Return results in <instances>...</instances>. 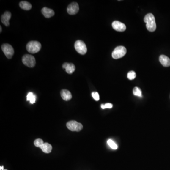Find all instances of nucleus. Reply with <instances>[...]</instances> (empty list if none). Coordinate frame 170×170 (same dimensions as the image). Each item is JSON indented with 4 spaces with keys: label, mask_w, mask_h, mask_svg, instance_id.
I'll use <instances>...</instances> for the list:
<instances>
[{
    "label": "nucleus",
    "mask_w": 170,
    "mask_h": 170,
    "mask_svg": "<svg viewBox=\"0 0 170 170\" xmlns=\"http://www.w3.org/2000/svg\"><path fill=\"white\" fill-rule=\"evenodd\" d=\"M44 143H45L43 141V140H42V139H40V138L37 139L36 140H34V146H36V147H39V148H40L41 147Z\"/></svg>",
    "instance_id": "nucleus-20"
},
{
    "label": "nucleus",
    "mask_w": 170,
    "mask_h": 170,
    "mask_svg": "<svg viewBox=\"0 0 170 170\" xmlns=\"http://www.w3.org/2000/svg\"><path fill=\"white\" fill-rule=\"evenodd\" d=\"M67 128L70 131H80L83 129V125L81 123H79L76 121H70L67 122Z\"/></svg>",
    "instance_id": "nucleus-5"
},
{
    "label": "nucleus",
    "mask_w": 170,
    "mask_h": 170,
    "mask_svg": "<svg viewBox=\"0 0 170 170\" xmlns=\"http://www.w3.org/2000/svg\"><path fill=\"white\" fill-rule=\"evenodd\" d=\"M1 170H4V166H1Z\"/></svg>",
    "instance_id": "nucleus-24"
},
{
    "label": "nucleus",
    "mask_w": 170,
    "mask_h": 170,
    "mask_svg": "<svg viewBox=\"0 0 170 170\" xmlns=\"http://www.w3.org/2000/svg\"><path fill=\"white\" fill-rule=\"evenodd\" d=\"M79 6L78 3L73 2L69 5L67 8V12L70 15H75L78 12Z\"/></svg>",
    "instance_id": "nucleus-8"
},
{
    "label": "nucleus",
    "mask_w": 170,
    "mask_h": 170,
    "mask_svg": "<svg viewBox=\"0 0 170 170\" xmlns=\"http://www.w3.org/2000/svg\"><path fill=\"white\" fill-rule=\"evenodd\" d=\"M41 12L42 15L46 18H50L54 15V12L53 10L47 7L43 8L42 9Z\"/></svg>",
    "instance_id": "nucleus-12"
},
{
    "label": "nucleus",
    "mask_w": 170,
    "mask_h": 170,
    "mask_svg": "<svg viewBox=\"0 0 170 170\" xmlns=\"http://www.w3.org/2000/svg\"><path fill=\"white\" fill-rule=\"evenodd\" d=\"M75 48L79 54L84 55L87 52L86 45L81 40H77L75 43Z\"/></svg>",
    "instance_id": "nucleus-6"
},
{
    "label": "nucleus",
    "mask_w": 170,
    "mask_h": 170,
    "mask_svg": "<svg viewBox=\"0 0 170 170\" xmlns=\"http://www.w3.org/2000/svg\"><path fill=\"white\" fill-rule=\"evenodd\" d=\"M92 97H93L95 101H99L100 99V97H99V94L97 92H94L92 93Z\"/></svg>",
    "instance_id": "nucleus-22"
},
{
    "label": "nucleus",
    "mask_w": 170,
    "mask_h": 170,
    "mask_svg": "<svg viewBox=\"0 0 170 170\" xmlns=\"http://www.w3.org/2000/svg\"><path fill=\"white\" fill-rule=\"evenodd\" d=\"M107 144L110 147L113 149L116 150L118 148V146L111 139H109L107 141Z\"/></svg>",
    "instance_id": "nucleus-18"
},
{
    "label": "nucleus",
    "mask_w": 170,
    "mask_h": 170,
    "mask_svg": "<svg viewBox=\"0 0 170 170\" xmlns=\"http://www.w3.org/2000/svg\"><path fill=\"white\" fill-rule=\"evenodd\" d=\"M159 61L164 67H169L170 66V59L166 55H161L159 57Z\"/></svg>",
    "instance_id": "nucleus-13"
},
{
    "label": "nucleus",
    "mask_w": 170,
    "mask_h": 170,
    "mask_svg": "<svg viewBox=\"0 0 170 170\" xmlns=\"http://www.w3.org/2000/svg\"><path fill=\"white\" fill-rule=\"evenodd\" d=\"M144 22L146 23V27L147 30L150 32H154L156 29L155 18L152 13H148L145 16Z\"/></svg>",
    "instance_id": "nucleus-1"
},
{
    "label": "nucleus",
    "mask_w": 170,
    "mask_h": 170,
    "mask_svg": "<svg viewBox=\"0 0 170 170\" xmlns=\"http://www.w3.org/2000/svg\"><path fill=\"white\" fill-rule=\"evenodd\" d=\"M22 62L27 67L33 68L36 65V60L34 57L29 54H25L22 57Z\"/></svg>",
    "instance_id": "nucleus-4"
},
{
    "label": "nucleus",
    "mask_w": 170,
    "mask_h": 170,
    "mask_svg": "<svg viewBox=\"0 0 170 170\" xmlns=\"http://www.w3.org/2000/svg\"><path fill=\"white\" fill-rule=\"evenodd\" d=\"M40 148L42 150V152L46 154H49L52 151V146L48 143H45Z\"/></svg>",
    "instance_id": "nucleus-15"
},
{
    "label": "nucleus",
    "mask_w": 170,
    "mask_h": 170,
    "mask_svg": "<svg viewBox=\"0 0 170 170\" xmlns=\"http://www.w3.org/2000/svg\"><path fill=\"white\" fill-rule=\"evenodd\" d=\"M112 26L114 30L119 32H123L126 29L125 25L119 21H114L112 23Z\"/></svg>",
    "instance_id": "nucleus-9"
},
{
    "label": "nucleus",
    "mask_w": 170,
    "mask_h": 170,
    "mask_svg": "<svg viewBox=\"0 0 170 170\" xmlns=\"http://www.w3.org/2000/svg\"><path fill=\"white\" fill-rule=\"evenodd\" d=\"M0 30H1V31H0V32H1V30H2V28H1V26H0Z\"/></svg>",
    "instance_id": "nucleus-25"
},
{
    "label": "nucleus",
    "mask_w": 170,
    "mask_h": 170,
    "mask_svg": "<svg viewBox=\"0 0 170 170\" xmlns=\"http://www.w3.org/2000/svg\"></svg>",
    "instance_id": "nucleus-26"
},
{
    "label": "nucleus",
    "mask_w": 170,
    "mask_h": 170,
    "mask_svg": "<svg viewBox=\"0 0 170 170\" xmlns=\"http://www.w3.org/2000/svg\"><path fill=\"white\" fill-rule=\"evenodd\" d=\"M127 53L125 47L123 46H119L115 48L112 53V57L114 59H118L124 56Z\"/></svg>",
    "instance_id": "nucleus-3"
},
{
    "label": "nucleus",
    "mask_w": 170,
    "mask_h": 170,
    "mask_svg": "<svg viewBox=\"0 0 170 170\" xmlns=\"http://www.w3.org/2000/svg\"><path fill=\"white\" fill-rule=\"evenodd\" d=\"M113 106V105L111 103H106L105 105H101V108H102L103 109H106V108H109V109H110V108H112Z\"/></svg>",
    "instance_id": "nucleus-23"
},
{
    "label": "nucleus",
    "mask_w": 170,
    "mask_h": 170,
    "mask_svg": "<svg viewBox=\"0 0 170 170\" xmlns=\"http://www.w3.org/2000/svg\"><path fill=\"white\" fill-rule=\"evenodd\" d=\"M61 97L63 100L68 101L72 98V95L69 90L63 89L61 91Z\"/></svg>",
    "instance_id": "nucleus-14"
},
{
    "label": "nucleus",
    "mask_w": 170,
    "mask_h": 170,
    "mask_svg": "<svg viewBox=\"0 0 170 170\" xmlns=\"http://www.w3.org/2000/svg\"><path fill=\"white\" fill-rule=\"evenodd\" d=\"M133 93L134 95H136L137 97H142V91L139 87H134L133 90Z\"/></svg>",
    "instance_id": "nucleus-19"
},
{
    "label": "nucleus",
    "mask_w": 170,
    "mask_h": 170,
    "mask_svg": "<svg viewBox=\"0 0 170 170\" xmlns=\"http://www.w3.org/2000/svg\"><path fill=\"white\" fill-rule=\"evenodd\" d=\"M1 49L5 55L8 59H11L14 54V49L11 45L4 44L1 45Z\"/></svg>",
    "instance_id": "nucleus-7"
},
{
    "label": "nucleus",
    "mask_w": 170,
    "mask_h": 170,
    "mask_svg": "<svg viewBox=\"0 0 170 170\" xmlns=\"http://www.w3.org/2000/svg\"><path fill=\"white\" fill-rule=\"evenodd\" d=\"M12 16L11 13L9 12H5L3 15H1V21L5 26H9L10 25L9 20Z\"/></svg>",
    "instance_id": "nucleus-10"
},
{
    "label": "nucleus",
    "mask_w": 170,
    "mask_h": 170,
    "mask_svg": "<svg viewBox=\"0 0 170 170\" xmlns=\"http://www.w3.org/2000/svg\"><path fill=\"white\" fill-rule=\"evenodd\" d=\"M136 77V74L135 72L133 71H130L127 74V77L128 79L130 80H133Z\"/></svg>",
    "instance_id": "nucleus-21"
},
{
    "label": "nucleus",
    "mask_w": 170,
    "mask_h": 170,
    "mask_svg": "<svg viewBox=\"0 0 170 170\" xmlns=\"http://www.w3.org/2000/svg\"><path fill=\"white\" fill-rule=\"evenodd\" d=\"M62 67L63 69H65L66 73L68 74H71L74 72L75 70V66L73 63H68L67 62H65L62 65Z\"/></svg>",
    "instance_id": "nucleus-11"
},
{
    "label": "nucleus",
    "mask_w": 170,
    "mask_h": 170,
    "mask_svg": "<svg viewBox=\"0 0 170 170\" xmlns=\"http://www.w3.org/2000/svg\"><path fill=\"white\" fill-rule=\"evenodd\" d=\"M26 98H27L28 101H29L30 103H32V104L34 103L35 102H36V95H34L32 92H29L28 94L27 97H26Z\"/></svg>",
    "instance_id": "nucleus-17"
},
{
    "label": "nucleus",
    "mask_w": 170,
    "mask_h": 170,
    "mask_svg": "<svg viewBox=\"0 0 170 170\" xmlns=\"http://www.w3.org/2000/svg\"><path fill=\"white\" fill-rule=\"evenodd\" d=\"M20 6L21 8L25 10H30L32 8V5L29 2L26 1H21L20 2Z\"/></svg>",
    "instance_id": "nucleus-16"
},
{
    "label": "nucleus",
    "mask_w": 170,
    "mask_h": 170,
    "mask_svg": "<svg viewBox=\"0 0 170 170\" xmlns=\"http://www.w3.org/2000/svg\"><path fill=\"white\" fill-rule=\"evenodd\" d=\"M41 48V45L38 41H32L28 42L26 45V49L29 53H38Z\"/></svg>",
    "instance_id": "nucleus-2"
}]
</instances>
